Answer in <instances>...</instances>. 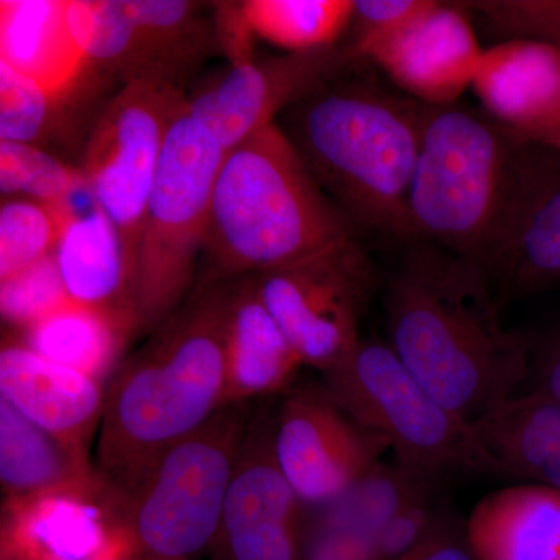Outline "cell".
I'll return each instance as SVG.
<instances>
[{"instance_id": "cell-1", "label": "cell", "mask_w": 560, "mask_h": 560, "mask_svg": "<svg viewBox=\"0 0 560 560\" xmlns=\"http://www.w3.org/2000/svg\"><path fill=\"white\" fill-rule=\"evenodd\" d=\"M500 298L478 261L415 242L386 289L390 349L431 396L475 420L530 378V345L500 318Z\"/></svg>"}, {"instance_id": "cell-2", "label": "cell", "mask_w": 560, "mask_h": 560, "mask_svg": "<svg viewBox=\"0 0 560 560\" xmlns=\"http://www.w3.org/2000/svg\"><path fill=\"white\" fill-rule=\"evenodd\" d=\"M226 304V282L200 285L106 383L92 464L121 506L168 448L224 407Z\"/></svg>"}, {"instance_id": "cell-3", "label": "cell", "mask_w": 560, "mask_h": 560, "mask_svg": "<svg viewBox=\"0 0 560 560\" xmlns=\"http://www.w3.org/2000/svg\"><path fill=\"white\" fill-rule=\"evenodd\" d=\"M427 106L374 84H323L283 113L282 128L349 223L411 242L410 190Z\"/></svg>"}, {"instance_id": "cell-4", "label": "cell", "mask_w": 560, "mask_h": 560, "mask_svg": "<svg viewBox=\"0 0 560 560\" xmlns=\"http://www.w3.org/2000/svg\"><path fill=\"white\" fill-rule=\"evenodd\" d=\"M350 241L352 224L276 121L224 153L206 235L210 275L200 285L280 270Z\"/></svg>"}, {"instance_id": "cell-5", "label": "cell", "mask_w": 560, "mask_h": 560, "mask_svg": "<svg viewBox=\"0 0 560 560\" xmlns=\"http://www.w3.org/2000/svg\"><path fill=\"white\" fill-rule=\"evenodd\" d=\"M521 139L474 110L427 106L408 205L411 242L488 271L534 176Z\"/></svg>"}, {"instance_id": "cell-6", "label": "cell", "mask_w": 560, "mask_h": 560, "mask_svg": "<svg viewBox=\"0 0 560 560\" xmlns=\"http://www.w3.org/2000/svg\"><path fill=\"white\" fill-rule=\"evenodd\" d=\"M324 388L361 425L388 440L396 464L433 488L459 475H500L474 423L445 408L388 342L361 340L323 374Z\"/></svg>"}, {"instance_id": "cell-7", "label": "cell", "mask_w": 560, "mask_h": 560, "mask_svg": "<svg viewBox=\"0 0 560 560\" xmlns=\"http://www.w3.org/2000/svg\"><path fill=\"white\" fill-rule=\"evenodd\" d=\"M224 153L186 103L165 139L140 230L136 282L140 330L160 327L194 293Z\"/></svg>"}, {"instance_id": "cell-8", "label": "cell", "mask_w": 560, "mask_h": 560, "mask_svg": "<svg viewBox=\"0 0 560 560\" xmlns=\"http://www.w3.org/2000/svg\"><path fill=\"white\" fill-rule=\"evenodd\" d=\"M254 408L224 405L158 459L121 506L124 528L140 550L173 560L210 551Z\"/></svg>"}, {"instance_id": "cell-9", "label": "cell", "mask_w": 560, "mask_h": 560, "mask_svg": "<svg viewBox=\"0 0 560 560\" xmlns=\"http://www.w3.org/2000/svg\"><path fill=\"white\" fill-rule=\"evenodd\" d=\"M187 98L176 84H124L94 121L79 171L92 202L119 231L138 282L140 230L165 139Z\"/></svg>"}, {"instance_id": "cell-10", "label": "cell", "mask_w": 560, "mask_h": 560, "mask_svg": "<svg viewBox=\"0 0 560 560\" xmlns=\"http://www.w3.org/2000/svg\"><path fill=\"white\" fill-rule=\"evenodd\" d=\"M254 278L304 366L324 374L361 341L374 275L355 241Z\"/></svg>"}, {"instance_id": "cell-11", "label": "cell", "mask_w": 560, "mask_h": 560, "mask_svg": "<svg viewBox=\"0 0 560 560\" xmlns=\"http://www.w3.org/2000/svg\"><path fill=\"white\" fill-rule=\"evenodd\" d=\"M280 470L307 508L338 499L390 451L385 436L342 410L323 383H294L276 399Z\"/></svg>"}, {"instance_id": "cell-12", "label": "cell", "mask_w": 560, "mask_h": 560, "mask_svg": "<svg viewBox=\"0 0 560 560\" xmlns=\"http://www.w3.org/2000/svg\"><path fill=\"white\" fill-rule=\"evenodd\" d=\"M276 399L257 401L224 504L212 560H301L307 506L280 470Z\"/></svg>"}, {"instance_id": "cell-13", "label": "cell", "mask_w": 560, "mask_h": 560, "mask_svg": "<svg viewBox=\"0 0 560 560\" xmlns=\"http://www.w3.org/2000/svg\"><path fill=\"white\" fill-rule=\"evenodd\" d=\"M201 10L202 3L186 0H91L88 70L119 77L124 84H176L213 44Z\"/></svg>"}, {"instance_id": "cell-14", "label": "cell", "mask_w": 560, "mask_h": 560, "mask_svg": "<svg viewBox=\"0 0 560 560\" xmlns=\"http://www.w3.org/2000/svg\"><path fill=\"white\" fill-rule=\"evenodd\" d=\"M352 58V50L331 46L231 66L217 83L187 101V108L228 151L341 77Z\"/></svg>"}, {"instance_id": "cell-15", "label": "cell", "mask_w": 560, "mask_h": 560, "mask_svg": "<svg viewBox=\"0 0 560 560\" xmlns=\"http://www.w3.org/2000/svg\"><path fill=\"white\" fill-rule=\"evenodd\" d=\"M125 534L119 501L105 486L51 490L3 501L0 559L95 560Z\"/></svg>"}, {"instance_id": "cell-16", "label": "cell", "mask_w": 560, "mask_h": 560, "mask_svg": "<svg viewBox=\"0 0 560 560\" xmlns=\"http://www.w3.org/2000/svg\"><path fill=\"white\" fill-rule=\"evenodd\" d=\"M482 49L466 10L436 2L418 21L366 55L412 101L431 108L455 105L469 90Z\"/></svg>"}, {"instance_id": "cell-17", "label": "cell", "mask_w": 560, "mask_h": 560, "mask_svg": "<svg viewBox=\"0 0 560 560\" xmlns=\"http://www.w3.org/2000/svg\"><path fill=\"white\" fill-rule=\"evenodd\" d=\"M91 0H2L0 62L68 97L88 72Z\"/></svg>"}, {"instance_id": "cell-18", "label": "cell", "mask_w": 560, "mask_h": 560, "mask_svg": "<svg viewBox=\"0 0 560 560\" xmlns=\"http://www.w3.org/2000/svg\"><path fill=\"white\" fill-rule=\"evenodd\" d=\"M471 88L490 119L518 138L558 140L560 47L526 39L488 47Z\"/></svg>"}, {"instance_id": "cell-19", "label": "cell", "mask_w": 560, "mask_h": 560, "mask_svg": "<svg viewBox=\"0 0 560 560\" xmlns=\"http://www.w3.org/2000/svg\"><path fill=\"white\" fill-rule=\"evenodd\" d=\"M106 385L54 361L20 341L0 350V397L40 429L90 452L105 407Z\"/></svg>"}, {"instance_id": "cell-20", "label": "cell", "mask_w": 560, "mask_h": 560, "mask_svg": "<svg viewBox=\"0 0 560 560\" xmlns=\"http://www.w3.org/2000/svg\"><path fill=\"white\" fill-rule=\"evenodd\" d=\"M226 283L224 405L279 397L296 383L304 363L261 300L256 278Z\"/></svg>"}, {"instance_id": "cell-21", "label": "cell", "mask_w": 560, "mask_h": 560, "mask_svg": "<svg viewBox=\"0 0 560 560\" xmlns=\"http://www.w3.org/2000/svg\"><path fill=\"white\" fill-rule=\"evenodd\" d=\"M54 259L70 301L140 330L135 272L119 231L98 206L70 213Z\"/></svg>"}, {"instance_id": "cell-22", "label": "cell", "mask_w": 560, "mask_h": 560, "mask_svg": "<svg viewBox=\"0 0 560 560\" xmlns=\"http://www.w3.org/2000/svg\"><path fill=\"white\" fill-rule=\"evenodd\" d=\"M466 534L477 560H560V492L536 482L490 492Z\"/></svg>"}, {"instance_id": "cell-23", "label": "cell", "mask_w": 560, "mask_h": 560, "mask_svg": "<svg viewBox=\"0 0 560 560\" xmlns=\"http://www.w3.org/2000/svg\"><path fill=\"white\" fill-rule=\"evenodd\" d=\"M475 430L503 477L560 492V401L530 393L475 420Z\"/></svg>"}, {"instance_id": "cell-24", "label": "cell", "mask_w": 560, "mask_h": 560, "mask_svg": "<svg viewBox=\"0 0 560 560\" xmlns=\"http://www.w3.org/2000/svg\"><path fill=\"white\" fill-rule=\"evenodd\" d=\"M0 485L3 501L102 485L92 455L40 429L0 397Z\"/></svg>"}, {"instance_id": "cell-25", "label": "cell", "mask_w": 560, "mask_h": 560, "mask_svg": "<svg viewBox=\"0 0 560 560\" xmlns=\"http://www.w3.org/2000/svg\"><path fill=\"white\" fill-rule=\"evenodd\" d=\"M488 272L501 294L559 282L560 186L545 187L534 175Z\"/></svg>"}, {"instance_id": "cell-26", "label": "cell", "mask_w": 560, "mask_h": 560, "mask_svg": "<svg viewBox=\"0 0 560 560\" xmlns=\"http://www.w3.org/2000/svg\"><path fill=\"white\" fill-rule=\"evenodd\" d=\"M132 334L135 329L108 313L70 301L25 329L22 342L43 359L106 385L124 360L121 353Z\"/></svg>"}, {"instance_id": "cell-27", "label": "cell", "mask_w": 560, "mask_h": 560, "mask_svg": "<svg viewBox=\"0 0 560 560\" xmlns=\"http://www.w3.org/2000/svg\"><path fill=\"white\" fill-rule=\"evenodd\" d=\"M241 7L254 35L289 54L337 46L353 14L352 0H246Z\"/></svg>"}, {"instance_id": "cell-28", "label": "cell", "mask_w": 560, "mask_h": 560, "mask_svg": "<svg viewBox=\"0 0 560 560\" xmlns=\"http://www.w3.org/2000/svg\"><path fill=\"white\" fill-rule=\"evenodd\" d=\"M383 521L357 486L338 499L307 508L301 560H378Z\"/></svg>"}, {"instance_id": "cell-29", "label": "cell", "mask_w": 560, "mask_h": 560, "mask_svg": "<svg viewBox=\"0 0 560 560\" xmlns=\"http://www.w3.org/2000/svg\"><path fill=\"white\" fill-rule=\"evenodd\" d=\"M75 208H54L27 198H9L0 208V280L54 256L62 226Z\"/></svg>"}, {"instance_id": "cell-30", "label": "cell", "mask_w": 560, "mask_h": 560, "mask_svg": "<svg viewBox=\"0 0 560 560\" xmlns=\"http://www.w3.org/2000/svg\"><path fill=\"white\" fill-rule=\"evenodd\" d=\"M86 190L83 175L46 151L28 143L0 140V191L3 197L27 198L61 208Z\"/></svg>"}, {"instance_id": "cell-31", "label": "cell", "mask_w": 560, "mask_h": 560, "mask_svg": "<svg viewBox=\"0 0 560 560\" xmlns=\"http://www.w3.org/2000/svg\"><path fill=\"white\" fill-rule=\"evenodd\" d=\"M69 302L54 256L16 276L0 280V313L3 323L16 329H28Z\"/></svg>"}, {"instance_id": "cell-32", "label": "cell", "mask_w": 560, "mask_h": 560, "mask_svg": "<svg viewBox=\"0 0 560 560\" xmlns=\"http://www.w3.org/2000/svg\"><path fill=\"white\" fill-rule=\"evenodd\" d=\"M60 98L0 62V140L35 145L49 131Z\"/></svg>"}, {"instance_id": "cell-33", "label": "cell", "mask_w": 560, "mask_h": 560, "mask_svg": "<svg viewBox=\"0 0 560 560\" xmlns=\"http://www.w3.org/2000/svg\"><path fill=\"white\" fill-rule=\"evenodd\" d=\"M459 5L482 14L490 27L506 36V40H539L560 47V2L481 0L459 2Z\"/></svg>"}, {"instance_id": "cell-34", "label": "cell", "mask_w": 560, "mask_h": 560, "mask_svg": "<svg viewBox=\"0 0 560 560\" xmlns=\"http://www.w3.org/2000/svg\"><path fill=\"white\" fill-rule=\"evenodd\" d=\"M436 0H355L352 21L353 57L366 58L372 49L404 32L433 9Z\"/></svg>"}, {"instance_id": "cell-35", "label": "cell", "mask_w": 560, "mask_h": 560, "mask_svg": "<svg viewBox=\"0 0 560 560\" xmlns=\"http://www.w3.org/2000/svg\"><path fill=\"white\" fill-rule=\"evenodd\" d=\"M440 490H425L400 508L375 536L378 560H399L415 550L427 536L442 504L436 495Z\"/></svg>"}, {"instance_id": "cell-36", "label": "cell", "mask_w": 560, "mask_h": 560, "mask_svg": "<svg viewBox=\"0 0 560 560\" xmlns=\"http://www.w3.org/2000/svg\"><path fill=\"white\" fill-rule=\"evenodd\" d=\"M416 560H477L467 540L466 523H459L442 504L436 521L416 547Z\"/></svg>"}, {"instance_id": "cell-37", "label": "cell", "mask_w": 560, "mask_h": 560, "mask_svg": "<svg viewBox=\"0 0 560 560\" xmlns=\"http://www.w3.org/2000/svg\"><path fill=\"white\" fill-rule=\"evenodd\" d=\"M220 16H217V38L230 55L232 66L253 61L250 35L254 33L243 16L241 3L238 7L230 3L226 7L220 5Z\"/></svg>"}, {"instance_id": "cell-38", "label": "cell", "mask_w": 560, "mask_h": 560, "mask_svg": "<svg viewBox=\"0 0 560 560\" xmlns=\"http://www.w3.org/2000/svg\"><path fill=\"white\" fill-rule=\"evenodd\" d=\"M533 393L560 401V359L540 357L539 366L534 375Z\"/></svg>"}, {"instance_id": "cell-39", "label": "cell", "mask_w": 560, "mask_h": 560, "mask_svg": "<svg viewBox=\"0 0 560 560\" xmlns=\"http://www.w3.org/2000/svg\"><path fill=\"white\" fill-rule=\"evenodd\" d=\"M95 560H173L161 558V556L151 555L140 550L138 545L131 540L130 534H125L124 537L110 550Z\"/></svg>"}, {"instance_id": "cell-40", "label": "cell", "mask_w": 560, "mask_h": 560, "mask_svg": "<svg viewBox=\"0 0 560 560\" xmlns=\"http://www.w3.org/2000/svg\"><path fill=\"white\" fill-rule=\"evenodd\" d=\"M541 357H551V359H560V331L556 335L555 340L548 345L547 350L541 353Z\"/></svg>"}, {"instance_id": "cell-41", "label": "cell", "mask_w": 560, "mask_h": 560, "mask_svg": "<svg viewBox=\"0 0 560 560\" xmlns=\"http://www.w3.org/2000/svg\"><path fill=\"white\" fill-rule=\"evenodd\" d=\"M399 560H416V548H415V550L408 552L407 556H404V558H401Z\"/></svg>"}, {"instance_id": "cell-42", "label": "cell", "mask_w": 560, "mask_h": 560, "mask_svg": "<svg viewBox=\"0 0 560 560\" xmlns=\"http://www.w3.org/2000/svg\"><path fill=\"white\" fill-rule=\"evenodd\" d=\"M556 143H558V145L560 147V132H559V138H558V140H556Z\"/></svg>"}]
</instances>
